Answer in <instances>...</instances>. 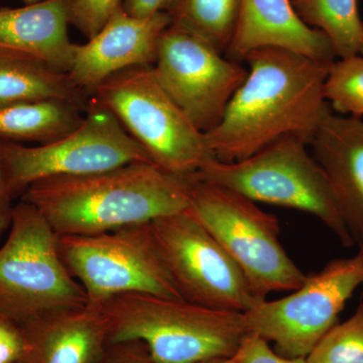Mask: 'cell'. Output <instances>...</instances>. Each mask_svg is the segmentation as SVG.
Instances as JSON below:
<instances>
[{
    "instance_id": "4dcf8cb0",
    "label": "cell",
    "mask_w": 363,
    "mask_h": 363,
    "mask_svg": "<svg viewBox=\"0 0 363 363\" xmlns=\"http://www.w3.org/2000/svg\"><path fill=\"white\" fill-rule=\"evenodd\" d=\"M26 6L28 4H39V2L47 1V0H21Z\"/></svg>"
},
{
    "instance_id": "d6a6232c",
    "label": "cell",
    "mask_w": 363,
    "mask_h": 363,
    "mask_svg": "<svg viewBox=\"0 0 363 363\" xmlns=\"http://www.w3.org/2000/svg\"><path fill=\"white\" fill-rule=\"evenodd\" d=\"M359 55H360V56H362V57H363V33H362V45H360Z\"/></svg>"
},
{
    "instance_id": "8fae6325",
    "label": "cell",
    "mask_w": 363,
    "mask_h": 363,
    "mask_svg": "<svg viewBox=\"0 0 363 363\" xmlns=\"http://www.w3.org/2000/svg\"><path fill=\"white\" fill-rule=\"evenodd\" d=\"M162 259L182 298L240 313L262 302L240 267L189 210L150 223Z\"/></svg>"
},
{
    "instance_id": "7402d4cb",
    "label": "cell",
    "mask_w": 363,
    "mask_h": 363,
    "mask_svg": "<svg viewBox=\"0 0 363 363\" xmlns=\"http://www.w3.org/2000/svg\"><path fill=\"white\" fill-rule=\"evenodd\" d=\"M325 98L331 111L340 116L363 118V57L334 61L325 81Z\"/></svg>"
},
{
    "instance_id": "2e32d148",
    "label": "cell",
    "mask_w": 363,
    "mask_h": 363,
    "mask_svg": "<svg viewBox=\"0 0 363 363\" xmlns=\"http://www.w3.org/2000/svg\"><path fill=\"white\" fill-rule=\"evenodd\" d=\"M264 48H279L332 64L336 55L328 38L298 18L291 0H240L233 40L225 54L238 61Z\"/></svg>"
},
{
    "instance_id": "3957f363",
    "label": "cell",
    "mask_w": 363,
    "mask_h": 363,
    "mask_svg": "<svg viewBox=\"0 0 363 363\" xmlns=\"http://www.w3.org/2000/svg\"><path fill=\"white\" fill-rule=\"evenodd\" d=\"M109 344L140 341L157 363H198L231 358L248 334L245 314L184 298L128 294L100 304Z\"/></svg>"
},
{
    "instance_id": "7a4b0ae2",
    "label": "cell",
    "mask_w": 363,
    "mask_h": 363,
    "mask_svg": "<svg viewBox=\"0 0 363 363\" xmlns=\"http://www.w3.org/2000/svg\"><path fill=\"white\" fill-rule=\"evenodd\" d=\"M192 178L152 162L32 184L21 196L58 235H91L152 223L190 206Z\"/></svg>"
},
{
    "instance_id": "603a6c76",
    "label": "cell",
    "mask_w": 363,
    "mask_h": 363,
    "mask_svg": "<svg viewBox=\"0 0 363 363\" xmlns=\"http://www.w3.org/2000/svg\"><path fill=\"white\" fill-rule=\"evenodd\" d=\"M308 363H363V303L331 330L306 358Z\"/></svg>"
},
{
    "instance_id": "1f68e13d",
    "label": "cell",
    "mask_w": 363,
    "mask_h": 363,
    "mask_svg": "<svg viewBox=\"0 0 363 363\" xmlns=\"http://www.w3.org/2000/svg\"><path fill=\"white\" fill-rule=\"evenodd\" d=\"M358 255H360V257H362V260H363V243L362 245H359V250H358Z\"/></svg>"
},
{
    "instance_id": "cb8c5ba5",
    "label": "cell",
    "mask_w": 363,
    "mask_h": 363,
    "mask_svg": "<svg viewBox=\"0 0 363 363\" xmlns=\"http://www.w3.org/2000/svg\"><path fill=\"white\" fill-rule=\"evenodd\" d=\"M123 0H71L70 23L88 40L96 35L121 6Z\"/></svg>"
},
{
    "instance_id": "7c38bea8",
    "label": "cell",
    "mask_w": 363,
    "mask_h": 363,
    "mask_svg": "<svg viewBox=\"0 0 363 363\" xmlns=\"http://www.w3.org/2000/svg\"><path fill=\"white\" fill-rule=\"evenodd\" d=\"M157 80L201 133L214 130L248 70L192 33L169 25L152 66Z\"/></svg>"
},
{
    "instance_id": "484cf974",
    "label": "cell",
    "mask_w": 363,
    "mask_h": 363,
    "mask_svg": "<svg viewBox=\"0 0 363 363\" xmlns=\"http://www.w3.org/2000/svg\"><path fill=\"white\" fill-rule=\"evenodd\" d=\"M25 335L20 324L0 316V363H16L25 350Z\"/></svg>"
},
{
    "instance_id": "ffe728a7",
    "label": "cell",
    "mask_w": 363,
    "mask_h": 363,
    "mask_svg": "<svg viewBox=\"0 0 363 363\" xmlns=\"http://www.w3.org/2000/svg\"><path fill=\"white\" fill-rule=\"evenodd\" d=\"M240 0H169L164 13L171 25L226 52L240 13Z\"/></svg>"
},
{
    "instance_id": "30bf717a",
    "label": "cell",
    "mask_w": 363,
    "mask_h": 363,
    "mask_svg": "<svg viewBox=\"0 0 363 363\" xmlns=\"http://www.w3.org/2000/svg\"><path fill=\"white\" fill-rule=\"evenodd\" d=\"M362 285L363 260L358 253L331 260L321 271L306 274L290 295L266 298L243 313L248 333L274 342L281 357L307 358Z\"/></svg>"
},
{
    "instance_id": "d6986e66",
    "label": "cell",
    "mask_w": 363,
    "mask_h": 363,
    "mask_svg": "<svg viewBox=\"0 0 363 363\" xmlns=\"http://www.w3.org/2000/svg\"><path fill=\"white\" fill-rule=\"evenodd\" d=\"M70 102L44 101L0 107V140L45 145L68 135L84 118Z\"/></svg>"
},
{
    "instance_id": "9c48e42d",
    "label": "cell",
    "mask_w": 363,
    "mask_h": 363,
    "mask_svg": "<svg viewBox=\"0 0 363 363\" xmlns=\"http://www.w3.org/2000/svg\"><path fill=\"white\" fill-rule=\"evenodd\" d=\"M58 245L90 304L128 294L182 298L150 223L91 235H58Z\"/></svg>"
},
{
    "instance_id": "4316f807",
    "label": "cell",
    "mask_w": 363,
    "mask_h": 363,
    "mask_svg": "<svg viewBox=\"0 0 363 363\" xmlns=\"http://www.w3.org/2000/svg\"><path fill=\"white\" fill-rule=\"evenodd\" d=\"M101 363H157L140 341L109 344Z\"/></svg>"
},
{
    "instance_id": "5bb4252c",
    "label": "cell",
    "mask_w": 363,
    "mask_h": 363,
    "mask_svg": "<svg viewBox=\"0 0 363 363\" xmlns=\"http://www.w3.org/2000/svg\"><path fill=\"white\" fill-rule=\"evenodd\" d=\"M21 326L25 350L16 363H101L109 346L100 305L45 313Z\"/></svg>"
},
{
    "instance_id": "d4e9b609",
    "label": "cell",
    "mask_w": 363,
    "mask_h": 363,
    "mask_svg": "<svg viewBox=\"0 0 363 363\" xmlns=\"http://www.w3.org/2000/svg\"><path fill=\"white\" fill-rule=\"evenodd\" d=\"M233 358L238 363H308L306 358L281 357L272 350L267 341L252 333L245 336Z\"/></svg>"
},
{
    "instance_id": "6da1fadb",
    "label": "cell",
    "mask_w": 363,
    "mask_h": 363,
    "mask_svg": "<svg viewBox=\"0 0 363 363\" xmlns=\"http://www.w3.org/2000/svg\"><path fill=\"white\" fill-rule=\"evenodd\" d=\"M248 74L218 125L206 133L217 161H242L284 136L311 140L331 111L325 81L331 64L288 50L247 55Z\"/></svg>"
},
{
    "instance_id": "e0dca14e",
    "label": "cell",
    "mask_w": 363,
    "mask_h": 363,
    "mask_svg": "<svg viewBox=\"0 0 363 363\" xmlns=\"http://www.w3.org/2000/svg\"><path fill=\"white\" fill-rule=\"evenodd\" d=\"M71 0H47L0 9V47L25 52L68 74L76 44L69 38Z\"/></svg>"
},
{
    "instance_id": "f546056e",
    "label": "cell",
    "mask_w": 363,
    "mask_h": 363,
    "mask_svg": "<svg viewBox=\"0 0 363 363\" xmlns=\"http://www.w3.org/2000/svg\"><path fill=\"white\" fill-rule=\"evenodd\" d=\"M198 363H238L233 357L231 358H214V359L204 360Z\"/></svg>"
},
{
    "instance_id": "277c9868",
    "label": "cell",
    "mask_w": 363,
    "mask_h": 363,
    "mask_svg": "<svg viewBox=\"0 0 363 363\" xmlns=\"http://www.w3.org/2000/svg\"><path fill=\"white\" fill-rule=\"evenodd\" d=\"M309 143L284 136L242 161L213 160L192 179L230 189L255 203L309 213L328 227L344 247L354 245L323 169Z\"/></svg>"
},
{
    "instance_id": "ba28073f",
    "label": "cell",
    "mask_w": 363,
    "mask_h": 363,
    "mask_svg": "<svg viewBox=\"0 0 363 363\" xmlns=\"http://www.w3.org/2000/svg\"><path fill=\"white\" fill-rule=\"evenodd\" d=\"M142 162L152 160L94 97L80 125L55 142L26 145L0 140V162L14 198L45 179L89 175Z\"/></svg>"
},
{
    "instance_id": "4fadbf2b",
    "label": "cell",
    "mask_w": 363,
    "mask_h": 363,
    "mask_svg": "<svg viewBox=\"0 0 363 363\" xmlns=\"http://www.w3.org/2000/svg\"><path fill=\"white\" fill-rule=\"evenodd\" d=\"M171 25L166 13L136 18L123 11L84 45H76L69 77L79 89L92 94L114 74L140 66H154L162 32Z\"/></svg>"
},
{
    "instance_id": "5b68a950",
    "label": "cell",
    "mask_w": 363,
    "mask_h": 363,
    "mask_svg": "<svg viewBox=\"0 0 363 363\" xmlns=\"http://www.w3.org/2000/svg\"><path fill=\"white\" fill-rule=\"evenodd\" d=\"M93 97L116 116L152 162L169 173L192 178L216 160L205 133L162 89L152 66L114 74Z\"/></svg>"
},
{
    "instance_id": "f1b7e54d",
    "label": "cell",
    "mask_w": 363,
    "mask_h": 363,
    "mask_svg": "<svg viewBox=\"0 0 363 363\" xmlns=\"http://www.w3.org/2000/svg\"><path fill=\"white\" fill-rule=\"evenodd\" d=\"M169 0H123L121 7L126 13L136 18H147L166 9Z\"/></svg>"
},
{
    "instance_id": "9a60e30c",
    "label": "cell",
    "mask_w": 363,
    "mask_h": 363,
    "mask_svg": "<svg viewBox=\"0 0 363 363\" xmlns=\"http://www.w3.org/2000/svg\"><path fill=\"white\" fill-rule=\"evenodd\" d=\"M339 211L358 247L363 243V118L329 111L309 143Z\"/></svg>"
},
{
    "instance_id": "44dd1931",
    "label": "cell",
    "mask_w": 363,
    "mask_h": 363,
    "mask_svg": "<svg viewBox=\"0 0 363 363\" xmlns=\"http://www.w3.org/2000/svg\"><path fill=\"white\" fill-rule=\"evenodd\" d=\"M298 18L328 38L336 58L359 55L363 21L358 0H291Z\"/></svg>"
},
{
    "instance_id": "ac0fdd59",
    "label": "cell",
    "mask_w": 363,
    "mask_h": 363,
    "mask_svg": "<svg viewBox=\"0 0 363 363\" xmlns=\"http://www.w3.org/2000/svg\"><path fill=\"white\" fill-rule=\"evenodd\" d=\"M86 96L68 74L25 52L0 47V107L63 101L85 111L89 102Z\"/></svg>"
},
{
    "instance_id": "52a82bcc",
    "label": "cell",
    "mask_w": 363,
    "mask_h": 363,
    "mask_svg": "<svg viewBox=\"0 0 363 363\" xmlns=\"http://www.w3.org/2000/svg\"><path fill=\"white\" fill-rule=\"evenodd\" d=\"M188 210L220 243L262 300L302 285L306 274L279 241L278 218L257 203L230 189L192 179Z\"/></svg>"
},
{
    "instance_id": "83f0119b",
    "label": "cell",
    "mask_w": 363,
    "mask_h": 363,
    "mask_svg": "<svg viewBox=\"0 0 363 363\" xmlns=\"http://www.w3.org/2000/svg\"><path fill=\"white\" fill-rule=\"evenodd\" d=\"M16 198L11 194V189L7 184L1 162H0V238L9 230L13 221V200Z\"/></svg>"
},
{
    "instance_id": "8992f818",
    "label": "cell",
    "mask_w": 363,
    "mask_h": 363,
    "mask_svg": "<svg viewBox=\"0 0 363 363\" xmlns=\"http://www.w3.org/2000/svg\"><path fill=\"white\" fill-rule=\"evenodd\" d=\"M9 230L0 247V316L21 325L88 304L62 259L58 234L33 205L21 200L14 206Z\"/></svg>"
}]
</instances>
